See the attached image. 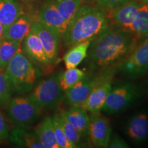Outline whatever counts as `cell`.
I'll list each match as a JSON object with an SVG mask.
<instances>
[{"mask_svg": "<svg viewBox=\"0 0 148 148\" xmlns=\"http://www.w3.org/2000/svg\"><path fill=\"white\" fill-rule=\"evenodd\" d=\"M137 42L130 32L110 25L90 42L86 58L90 71L118 64Z\"/></svg>", "mask_w": 148, "mask_h": 148, "instance_id": "cell-1", "label": "cell"}, {"mask_svg": "<svg viewBox=\"0 0 148 148\" xmlns=\"http://www.w3.org/2000/svg\"><path fill=\"white\" fill-rule=\"evenodd\" d=\"M110 25L105 11L94 4H82L68 25L62 41L64 47L69 49L81 42L91 41Z\"/></svg>", "mask_w": 148, "mask_h": 148, "instance_id": "cell-2", "label": "cell"}, {"mask_svg": "<svg viewBox=\"0 0 148 148\" xmlns=\"http://www.w3.org/2000/svg\"><path fill=\"white\" fill-rule=\"evenodd\" d=\"M5 70L13 92L19 94L30 92L40 76L39 70L22 50L12 57Z\"/></svg>", "mask_w": 148, "mask_h": 148, "instance_id": "cell-3", "label": "cell"}, {"mask_svg": "<svg viewBox=\"0 0 148 148\" xmlns=\"http://www.w3.org/2000/svg\"><path fill=\"white\" fill-rule=\"evenodd\" d=\"M116 73L117 69L115 65L95 71L94 73L86 74L84 78L64 92L63 101L70 106H79L98 85L108 79H113Z\"/></svg>", "mask_w": 148, "mask_h": 148, "instance_id": "cell-4", "label": "cell"}, {"mask_svg": "<svg viewBox=\"0 0 148 148\" xmlns=\"http://www.w3.org/2000/svg\"><path fill=\"white\" fill-rule=\"evenodd\" d=\"M143 92L141 88L132 82L116 85L109 92L101 111L108 115L119 113L139 99Z\"/></svg>", "mask_w": 148, "mask_h": 148, "instance_id": "cell-5", "label": "cell"}, {"mask_svg": "<svg viewBox=\"0 0 148 148\" xmlns=\"http://www.w3.org/2000/svg\"><path fill=\"white\" fill-rule=\"evenodd\" d=\"M57 72L48 78L40 81L29 94V98L41 108L54 110L63 101L64 92L60 87Z\"/></svg>", "mask_w": 148, "mask_h": 148, "instance_id": "cell-6", "label": "cell"}, {"mask_svg": "<svg viewBox=\"0 0 148 148\" xmlns=\"http://www.w3.org/2000/svg\"><path fill=\"white\" fill-rule=\"evenodd\" d=\"M9 119L16 127L28 128L42 114V108L29 97H16L10 99L7 106Z\"/></svg>", "mask_w": 148, "mask_h": 148, "instance_id": "cell-7", "label": "cell"}, {"mask_svg": "<svg viewBox=\"0 0 148 148\" xmlns=\"http://www.w3.org/2000/svg\"><path fill=\"white\" fill-rule=\"evenodd\" d=\"M117 72L129 77L148 73V37L138 41L125 58L116 64Z\"/></svg>", "mask_w": 148, "mask_h": 148, "instance_id": "cell-8", "label": "cell"}, {"mask_svg": "<svg viewBox=\"0 0 148 148\" xmlns=\"http://www.w3.org/2000/svg\"><path fill=\"white\" fill-rule=\"evenodd\" d=\"M110 120L103 116L100 112L90 114L88 125V143L92 147L105 148L108 147L112 136Z\"/></svg>", "mask_w": 148, "mask_h": 148, "instance_id": "cell-9", "label": "cell"}, {"mask_svg": "<svg viewBox=\"0 0 148 148\" xmlns=\"http://www.w3.org/2000/svg\"><path fill=\"white\" fill-rule=\"evenodd\" d=\"M141 2L138 0H128L107 13L110 25L130 32L133 22Z\"/></svg>", "mask_w": 148, "mask_h": 148, "instance_id": "cell-10", "label": "cell"}, {"mask_svg": "<svg viewBox=\"0 0 148 148\" xmlns=\"http://www.w3.org/2000/svg\"><path fill=\"white\" fill-rule=\"evenodd\" d=\"M31 29L36 33L41 41L51 65L56 64L58 61L59 49L62 41L60 37L37 19L32 21Z\"/></svg>", "mask_w": 148, "mask_h": 148, "instance_id": "cell-11", "label": "cell"}, {"mask_svg": "<svg viewBox=\"0 0 148 148\" xmlns=\"http://www.w3.org/2000/svg\"><path fill=\"white\" fill-rule=\"evenodd\" d=\"M36 19L56 33L60 37L61 40L62 39L68 25L59 13L53 0H47L42 3Z\"/></svg>", "mask_w": 148, "mask_h": 148, "instance_id": "cell-12", "label": "cell"}, {"mask_svg": "<svg viewBox=\"0 0 148 148\" xmlns=\"http://www.w3.org/2000/svg\"><path fill=\"white\" fill-rule=\"evenodd\" d=\"M22 42V51L32 63L42 67L51 65L41 41L32 29H31Z\"/></svg>", "mask_w": 148, "mask_h": 148, "instance_id": "cell-13", "label": "cell"}, {"mask_svg": "<svg viewBox=\"0 0 148 148\" xmlns=\"http://www.w3.org/2000/svg\"><path fill=\"white\" fill-rule=\"evenodd\" d=\"M125 133L136 144L145 143L148 138V116L145 112H138L127 122Z\"/></svg>", "mask_w": 148, "mask_h": 148, "instance_id": "cell-14", "label": "cell"}, {"mask_svg": "<svg viewBox=\"0 0 148 148\" xmlns=\"http://www.w3.org/2000/svg\"><path fill=\"white\" fill-rule=\"evenodd\" d=\"M112 79H108L98 85L79 106L90 113L101 112L107 96L112 89Z\"/></svg>", "mask_w": 148, "mask_h": 148, "instance_id": "cell-15", "label": "cell"}, {"mask_svg": "<svg viewBox=\"0 0 148 148\" xmlns=\"http://www.w3.org/2000/svg\"><path fill=\"white\" fill-rule=\"evenodd\" d=\"M61 112L83 138L87 137L90 121V115L87 111L79 106H74Z\"/></svg>", "mask_w": 148, "mask_h": 148, "instance_id": "cell-16", "label": "cell"}, {"mask_svg": "<svg viewBox=\"0 0 148 148\" xmlns=\"http://www.w3.org/2000/svg\"><path fill=\"white\" fill-rule=\"evenodd\" d=\"M32 20L27 14H21L4 32V38L21 42L31 30Z\"/></svg>", "mask_w": 148, "mask_h": 148, "instance_id": "cell-17", "label": "cell"}, {"mask_svg": "<svg viewBox=\"0 0 148 148\" xmlns=\"http://www.w3.org/2000/svg\"><path fill=\"white\" fill-rule=\"evenodd\" d=\"M8 138L11 143L16 147L43 148L34 132H31L24 127L16 126L10 133Z\"/></svg>", "mask_w": 148, "mask_h": 148, "instance_id": "cell-18", "label": "cell"}, {"mask_svg": "<svg viewBox=\"0 0 148 148\" xmlns=\"http://www.w3.org/2000/svg\"><path fill=\"white\" fill-rule=\"evenodd\" d=\"M34 133L44 148H59L55 136L51 116L44 118L35 127Z\"/></svg>", "mask_w": 148, "mask_h": 148, "instance_id": "cell-19", "label": "cell"}, {"mask_svg": "<svg viewBox=\"0 0 148 148\" xmlns=\"http://www.w3.org/2000/svg\"><path fill=\"white\" fill-rule=\"evenodd\" d=\"M21 14L22 10L17 0H0V23L4 32Z\"/></svg>", "mask_w": 148, "mask_h": 148, "instance_id": "cell-20", "label": "cell"}, {"mask_svg": "<svg viewBox=\"0 0 148 148\" xmlns=\"http://www.w3.org/2000/svg\"><path fill=\"white\" fill-rule=\"evenodd\" d=\"M131 34L138 42L148 37V6L141 3L133 22Z\"/></svg>", "mask_w": 148, "mask_h": 148, "instance_id": "cell-21", "label": "cell"}, {"mask_svg": "<svg viewBox=\"0 0 148 148\" xmlns=\"http://www.w3.org/2000/svg\"><path fill=\"white\" fill-rule=\"evenodd\" d=\"M90 41H86L73 46L63 56V61L66 69L75 68L87 56Z\"/></svg>", "mask_w": 148, "mask_h": 148, "instance_id": "cell-22", "label": "cell"}, {"mask_svg": "<svg viewBox=\"0 0 148 148\" xmlns=\"http://www.w3.org/2000/svg\"><path fill=\"white\" fill-rule=\"evenodd\" d=\"M59 13L69 25L82 6L84 0H53Z\"/></svg>", "mask_w": 148, "mask_h": 148, "instance_id": "cell-23", "label": "cell"}, {"mask_svg": "<svg viewBox=\"0 0 148 148\" xmlns=\"http://www.w3.org/2000/svg\"><path fill=\"white\" fill-rule=\"evenodd\" d=\"M22 50V43L7 38L0 42V67L5 69L12 57Z\"/></svg>", "mask_w": 148, "mask_h": 148, "instance_id": "cell-24", "label": "cell"}, {"mask_svg": "<svg viewBox=\"0 0 148 148\" xmlns=\"http://www.w3.org/2000/svg\"><path fill=\"white\" fill-rule=\"evenodd\" d=\"M86 75L84 70L77 69L76 67L66 69V71L60 72L59 82L61 88L64 92L66 91L84 78Z\"/></svg>", "mask_w": 148, "mask_h": 148, "instance_id": "cell-25", "label": "cell"}, {"mask_svg": "<svg viewBox=\"0 0 148 148\" xmlns=\"http://www.w3.org/2000/svg\"><path fill=\"white\" fill-rule=\"evenodd\" d=\"M59 113L60 115L61 123H62V127H63L64 134L66 135L68 141L71 144L72 148L84 147V143L83 142V138H84L79 134V133L76 130V129L66 119L65 116L61 112V110L59 112Z\"/></svg>", "mask_w": 148, "mask_h": 148, "instance_id": "cell-26", "label": "cell"}, {"mask_svg": "<svg viewBox=\"0 0 148 148\" xmlns=\"http://www.w3.org/2000/svg\"><path fill=\"white\" fill-rule=\"evenodd\" d=\"M13 92L5 69L0 67V108H7Z\"/></svg>", "mask_w": 148, "mask_h": 148, "instance_id": "cell-27", "label": "cell"}, {"mask_svg": "<svg viewBox=\"0 0 148 148\" xmlns=\"http://www.w3.org/2000/svg\"><path fill=\"white\" fill-rule=\"evenodd\" d=\"M52 118L53 130L56 141L58 143L59 148H72L71 144L68 141L66 135L64 134V131L61 123L60 113H56Z\"/></svg>", "mask_w": 148, "mask_h": 148, "instance_id": "cell-28", "label": "cell"}, {"mask_svg": "<svg viewBox=\"0 0 148 148\" xmlns=\"http://www.w3.org/2000/svg\"><path fill=\"white\" fill-rule=\"evenodd\" d=\"M127 1L128 0H95L92 3L108 13Z\"/></svg>", "mask_w": 148, "mask_h": 148, "instance_id": "cell-29", "label": "cell"}, {"mask_svg": "<svg viewBox=\"0 0 148 148\" xmlns=\"http://www.w3.org/2000/svg\"><path fill=\"white\" fill-rule=\"evenodd\" d=\"M10 135V127L4 115L0 111V143L8 139Z\"/></svg>", "mask_w": 148, "mask_h": 148, "instance_id": "cell-30", "label": "cell"}, {"mask_svg": "<svg viewBox=\"0 0 148 148\" xmlns=\"http://www.w3.org/2000/svg\"><path fill=\"white\" fill-rule=\"evenodd\" d=\"M109 148H127L129 147L128 144L125 142L119 135L114 134L111 136V138L109 141L108 147Z\"/></svg>", "mask_w": 148, "mask_h": 148, "instance_id": "cell-31", "label": "cell"}, {"mask_svg": "<svg viewBox=\"0 0 148 148\" xmlns=\"http://www.w3.org/2000/svg\"><path fill=\"white\" fill-rule=\"evenodd\" d=\"M4 38V29H3L2 24L0 23V42Z\"/></svg>", "mask_w": 148, "mask_h": 148, "instance_id": "cell-32", "label": "cell"}, {"mask_svg": "<svg viewBox=\"0 0 148 148\" xmlns=\"http://www.w3.org/2000/svg\"><path fill=\"white\" fill-rule=\"evenodd\" d=\"M138 1H140L142 3H143V4H145L146 5H147L148 6V0H138Z\"/></svg>", "mask_w": 148, "mask_h": 148, "instance_id": "cell-33", "label": "cell"}, {"mask_svg": "<svg viewBox=\"0 0 148 148\" xmlns=\"http://www.w3.org/2000/svg\"><path fill=\"white\" fill-rule=\"evenodd\" d=\"M85 1H86V2H87V3H93V2H94V1H95V0H85Z\"/></svg>", "mask_w": 148, "mask_h": 148, "instance_id": "cell-34", "label": "cell"}]
</instances>
